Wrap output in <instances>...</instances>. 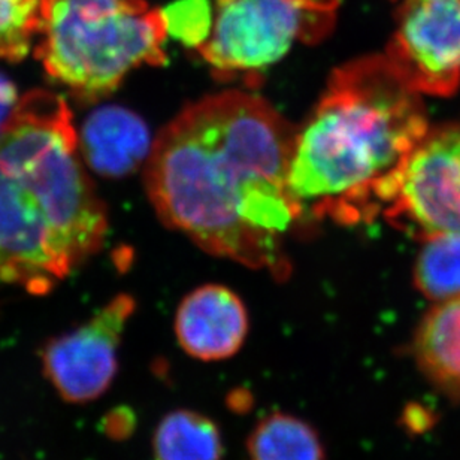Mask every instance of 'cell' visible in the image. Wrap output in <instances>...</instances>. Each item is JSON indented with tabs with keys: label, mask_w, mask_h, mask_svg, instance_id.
<instances>
[{
	"label": "cell",
	"mask_w": 460,
	"mask_h": 460,
	"mask_svg": "<svg viewBox=\"0 0 460 460\" xmlns=\"http://www.w3.org/2000/svg\"><path fill=\"white\" fill-rule=\"evenodd\" d=\"M295 133L270 103L238 90L182 110L146 160L160 220L207 252L288 277L284 243L304 217L288 187Z\"/></svg>",
	"instance_id": "cell-1"
},
{
	"label": "cell",
	"mask_w": 460,
	"mask_h": 460,
	"mask_svg": "<svg viewBox=\"0 0 460 460\" xmlns=\"http://www.w3.org/2000/svg\"><path fill=\"white\" fill-rule=\"evenodd\" d=\"M420 98L385 56L338 67L295 133L288 187L304 214L349 226L385 213L429 132Z\"/></svg>",
	"instance_id": "cell-2"
},
{
	"label": "cell",
	"mask_w": 460,
	"mask_h": 460,
	"mask_svg": "<svg viewBox=\"0 0 460 460\" xmlns=\"http://www.w3.org/2000/svg\"><path fill=\"white\" fill-rule=\"evenodd\" d=\"M107 230L71 108L33 90L0 135V281L49 293L99 252Z\"/></svg>",
	"instance_id": "cell-3"
},
{
	"label": "cell",
	"mask_w": 460,
	"mask_h": 460,
	"mask_svg": "<svg viewBox=\"0 0 460 460\" xmlns=\"http://www.w3.org/2000/svg\"><path fill=\"white\" fill-rule=\"evenodd\" d=\"M36 58L49 80L93 102L141 66H162L168 27L146 0H40Z\"/></svg>",
	"instance_id": "cell-4"
},
{
	"label": "cell",
	"mask_w": 460,
	"mask_h": 460,
	"mask_svg": "<svg viewBox=\"0 0 460 460\" xmlns=\"http://www.w3.org/2000/svg\"><path fill=\"white\" fill-rule=\"evenodd\" d=\"M340 0H216L213 29L198 51L218 74H252L296 42L317 44L332 31Z\"/></svg>",
	"instance_id": "cell-5"
},
{
	"label": "cell",
	"mask_w": 460,
	"mask_h": 460,
	"mask_svg": "<svg viewBox=\"0 0 460 460\" xmlns=\"http://www.w3.org/2000/svg\"><path fill=\"white\" fill-rule=\"evenodd\" d=\"M385 58L416 93L452 96L460 85V0H402Z\"/></svg>",
	"instance_id": "cell-6"
},
{
	"label": "cell",
	"mask_w": 460,
	"mask_h": 460,
	"mask_svg": "<svg viewBox=\"0 0 460 460\" xmlns=\"http://www.w3.org/2000/svg\"><path fill=\"white\" fill-rule=\"evenodd\" d=\"M383 214L421 239L460 234V124L426 133Z\"/></svg>",
	"instance_id": "cell-7"
},
{
	"label": "cell",
	"mask_w": 460,
	"mask_h": 460,
	"mask_svg": "<svg viewBox=\"0 0 460 460\" xmlns=\"http://www.w3.org/2000/svg\"><path fill=\"white\" fill-rule=\"evenodd\" d=\"M135 311V299L119 295L71 332L49 340L40 351L47 380L66 402L101 398L119 371V349Z\"/></svg>",
	"instance_id": "cell-8"
},
{
	"label": "cell",
	"mask_w": 460,
	"mask_h": 460,
	"mask_svg": "<svg viewBox=\"0 0 460 460\" xmlns=\"http://www.w3.org/2000/svg\"><path fill=\"white\" fill-rule=\"evenodd\" d=\"M248 324L241 297L225 286L208 284L182 299L175 315V335L190 358L220 362L243 349Z\"/></svg>",
	"instance_id": "cell-9"
},
{
	"label": "cell",
	"mask_w": 460,
	"mask_h": 460,
	"mask_svg": "<svg viewBox=\"0 0 460 460\" xmlns=\"http://www.w3.org/2000/svg\"><path fill=\"white\" fill-rule=\"evenodd\" d=\"M84 164L107 178L128 177L150 157L153 141L146 121L126 108L103 107L85 119L78 133Z\"/></svg>",
	"instance_id": "cell-10"
},
{
	"label": "cell",
	"mask_w": 460,
	"mask_h": 460,
	"mask_svg": "<svg viewBox=\"0 0 460 460\" xmlns=\"http://www.w3.org/2000/svg\"><path fill=\"white\" fill-rule=\"evenodd\" d=\"M414 358L437 387L460 399V297L439 302L421 320Z\"/></svg>",
	"instance_id": "cell-11"
},
{
	"label": "cell",
	"mask_w": 460,
	"mask_h": 460,
	"mask_svg": "<svg viewBox=\"0 0 460 460\" xmlns=\"http://www.w3.org/2000/svg\"><path fill=\"white\" fill-rule=\"evenodd\" d=\"M153 456L155 460H223L222 432L202 412L175 410L155 428Z\"/></svg>",
	"instance_id": "cell-12"
},
{
	"label": "cell",
	"mask_w": 460,
	"mask_h": 460,
	"mask_svg": "<svg viewBox=\"0 0 460 460\" xmlns=\"http://www.w3.org/2000/svg\"><path fill=\"white\" fill-rule=\"evenodd\" d=\"M250 460H324L317 430L299 417L272 412L263 417L247 441Z\"/></svg>",
	"instance_id": "cell-13"
},
{
	"label": "cell",
	"mask_w": 460,
	"mask_h": 460,
	"mask_svg": "<svg viewBox=\"0 0 460 460\" xmlns=\"http://www.w3.org/2000/svg\"><path fill=\"white\" fill-rule=\"evenodd\" d=\"M414 281L428 299L446 302L460 297V234H438L421 239Z\"/></svg>",
	"instance_id": "cell-14"
},
{
	"label": "cell",
	"mask_w": 460,
	"mask_h": 460,
	"mask_svg": "<svg viewBox=\"0 0 460 460\" xmlns=\"http://www.w3.org/2000/svg\"><path fill=\"white\" fill-rule=\"evenodd\" d=\"M40 0H0V58L20 62L38 35Z\"/></svg>",
	"instance_id": "cell-15"
},
{
	"label": "cell",
	"mask_w": 460,
	"mask_h": 460,
	"mask_svg": "<svg viewBox=\"0 0 460 460\" xmlns=\"http://www.w3.org/2000/svg\"><path fill=\"white\" fill-rule=\"evenodd\" d=\"M168 35L189 49H199L213 29L209 0H175L164 9Z\"/></svg>",
	"instance_id": "cell-16"
},
{
	"label": "cell",
	"mask_w": 460,
	"mask_h": 460,
	"mask_svg": "<svg viewBox=\"0 0 460 460\" xmlns=\"http://www.w3.org/2000/svg\"><path fill=\"white\" fill-rule=\"evenodd\" d=\"M17 85L0 72V135L20 103Z\"/></svg>",
	"instance_id": "cell-17"
}]
</instances>
